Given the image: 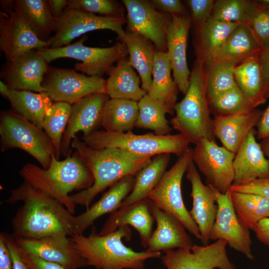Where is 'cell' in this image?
<instances>
[{"instance_id": "6da1fadb", "label": "cell", "mask_w": 269, "mask_h": 269, "mask_svg": "<svg viewBox=\"0 0 269 269\" xmlns=\"http://www.w3.org/2000/svg\"><path fill=\"white\" fill-rule=\"evenodd\" d=\"M9 192L6 202H23L12 220L15 238L35 239L73 235V215L55 198L25 180Z\"/></svg>"}, {"instance_id": "7a4b0ae2", "label": "cell", "mask_w": 269, "mask_h": 269, "mask_svg": "<svg viewBox=\"0 0 269 269\" xmlns=\"http://www.w3.org/2000/svg\"><path fill=\"white\" fill-rule=\"evenodd\" d=\"M71 146L94 177L90 187L70 195L75 205H82L87 209L98 194L126 176L135 175L152 157L116 147L93 148L76 136L73 138Z\"/></svg>"}, {"instance_id": "3957f363", "label": "cell", "mask_w": 269, "mask_h": 269, "mask_svg": "<svg viewBox=\"0 0 269 269\" xmlns=\"http://www.w3.org/2000/svg\"><path fill=\"white\" fill-rule=\"evenodd\" d=\"M19 174L24 180L61 202L73 215L76 205L69 193L74 190L79 192L86 190L94 182L91 172L75 152L63 160H59L53 154L48 169L26 163Z\"/></svg>"}, {"instance_id": "277c9868", "label": "cell", "mask_w": 269, "mask_h": 269, "mask_svg": "<svg viewBox=\"0 0 269 269\" xmlns=\"http://www.w3.org/2000/svg\"><path fill=\"white\" fill-rule=\"evenodd\" d=\"M70 237L87 266L96 269H143L147 260L162 256L161 252H135L125 245L123 240L129 241L131 237L128 225L104 235L93 233Z\"/></svg>"}, {"instance_id": "5b68a950", "label": "cell", "mask_w": 269, "mask_h": 269, "mask_svg": "<svg viewBox=\"0 0 269 269\" xmlns=\"http://www.w3.org/2000/svg\"><path fill=\"white\" fill-rule=\"evenodd\" d=\"M174 111L175 116L170 124L191 143L195 144L202 138L215 140L202 63L196 60L194 62L188 90L183 99L175 104Z\"/></svg>"}, {"instance_id": "8992f818", "label": "cell", "mask_w": 269, "mask_h": 269, "mask_svg": "<svg viewBox=\"0 0 269 269\" xmlns=\"http://www.w3.org/2000/svg\"><path fill=\"white\" fill-rule=\"evenodd\" d=\"M88 146L96 149L116 147L137 154L153 157L162 153L179 156L190 147L191 143L182 134L157 135L155 134H135L97 130L81 137Z\"/></svg>"}, {"instance_id": "52a82bcc", "label": "cell", "mask_w": 269, "mask_h": 269, "mask_svg": "<svg viewBox=\"0 0 269 269\" xmlns=\"http://www.w3.org/2000/svg\"><path fill=\"white\" fill-rule=\"evenodd\" d=\"M0 148L2 151L18 148L34 157L44 169L50 166L53 154V143L41 129L13 110L0 113Z\"/></svg>"}, {"instance_id": "ba28073f", "label": "cell", "mask_w": 269, "mask_h": 269, "mask_svg": "<svg viewBox=\"0 0 269 269\" xmlns=\"http://www.w3.org/2000/svg\"><path fill=\"white\" fill-rule=\"evenodd\" d=\"M87 36H83L75 43L59 48H43L37 49L48 63L61 58H69L81 61L75 64V69L89 76L102 77L108 73L115 62L126 58L128 54L124 43L117 42L114 45L105 47H93L84 45Z\"/></svg>"}, {"instance_id": "9c48e42d", "label": "cell", "mask_w": 269, "mask_h": 269, "mask_svg": "<svg viewBox=\"0 0 269 269\" xmlns=\"http://www.w3.org/2000/svg\"><path fill=\"white\" fill-rule=\"evenodd\" d=\"M193 148L189 147L178 158L149 193L147 198L159 208L177 218L186 229L201 240L199 229L184 203L181 184L184 174L192 161Z\"/></svg>"}, {"instance_id": "30bf717a", "label": "cell", "mask_w": 269, "mask_h": 269, "mask_svg": "<svg viewBox=\"0 0 269 269\" xmlns=\"http://www.w3.org/2000/svg\"><path fill=\"white\" fill-rule=\"evenodd\" d=\"M125 17L104 16L68 7L55 20L53 31L48 43L49 48H59L70 44L73 40L88 32L109 29L117 33L120 40L126 31Z\"/></svg>"}, {"instance_id": "8fae6325", "label": "cell", "mask_w": 269, "mask_h": 269, "mask_svg": "<svg viewBox=\"0 0 269 269\" xmlns=\"http://www.w3.org/2000/svg\"><path fill=\"white\" fill-rule=\"evenodd\" d=\"M44 92L53 102L71 105L89 95L106 93V80L89 76L74 69L49 67L42 83Z\"/></svg>"}, {"instance_id": "7c38bea8", "label": "cell", "mask_w": 269, "mask_h": 269, "mask_svg": "<svg viewBox=\"0 0 269 269\" xmlns=\"http://www.w3.org/2000/svg\"><path fill=\"white\" fill-rule=\"evenodd\" d=\"M235 154L215 140L202 138L195 144L192 161L205 176L207 184L219 192L230 190L234 179L233 160Z\"/></svg>"}, {"instance_id": "4fadbf2b", "label": "cell", "mask_w": 269, "mask_h": 269, "mask_svg": "<svg viewBox=\"0 0 269 269\" xmlns=\"http://www.w3.org/2000/svg\"><path fill=\"white\" fill-rule=\"evenodd\" d=\"M227 242L218 240L206 246L163 252L160 259L166 269H236L226 251Z\"/></svg>"}, {"instance_id": "5bb4252c", "label": "cell", "mask_w": 269, "mask_h": 269, "mask_svg": "<svg viewBox=\"0 0 269 269\" xmlns=\"http://www.w3.org/2000/svg\"><path fill=\"white\" fill-rule=\"evenodd\" d=\"M127 11V30L150 41L156 50L166 51V29L171 14L157 10L150 1L122 0Z\"/></svg>"}, {"instance_id": "9a60e30c", "label": "cell", "mask_w": 269, "mask_h": 269, "mask_svg": "<svg viewBox=\"0 0 269 269\" xmlns=\"http://www.w3.org/2000/svg\"><path fill=\"white\" fill-rule=\"evenodd\" d=\"M218 211L210 239L223 240L229 247L253 260L252 241L250 230L240 222L229 196V191L222 194L216 191Z\"/></svg>"}, {"instance_id": "2e32d148", "label": "cell", "mask_w": 269, "mask_h": 269, "mask_svg": "<svg viewBox=\"0 0 269 269\" xmlns=\"http://www.w3.org/2000/svg\"><path fill=\"white\" fill-rule=\"evenodd\" d=\"M48 67L45 59L37 50H33L6 61L1 66L0 77L9 89L41 93Z\"/></svg>"}, {"instance_id": "e0dca14e", "label": "cell", "mask_w": 269, "mask_h": 269, "mask_svg": "<svg viewBox=\"0 0 269 269\" xmlns=\"http://www.w3.org/2000/svg\"><path fill=\"white\" fill-rule=\"evenodd\" d=\"M110 99L105 93H95L87 96L72 105L69 121L63 134L61 155H70L71 142L77 133L82 132L87 136L101 126L105 105Z\"/></svg>"}, {"instance_id": "ac0fdd59", "label": "cell", "mask_w": 269, "mask_h": 269, "mask_svg": "<svg viewBox=\"0 0 269 269\" xmlns=\"http://www.w3.org/2000/svg\"><path fill=\"white\" fill-rule=\"evenodd\" d=\"M15 239L27 254L57 264L64 269H78L87 266L70 236L58 235L35 239Z\"/></svg>"}, {"instance_id": "d6986e66", "label": "cell", "mask_w": 269, "mask_h": 269, "mask_svg": "<svg viewBox=\"0 0 269 269\" xmlns=\"http://www.w3.org/2000/svg\"><path fill=\"white\" fill-rule=\"evenodd\" d=\"M189 15H171L166 29V51L173 79L179 91L185 95L189 85L191 71L187 61L189 31L192 24Z\"/></svg>"}, {"instance_id": "ffe728a7", "label": "cell", "mask_w": 269, "mask_h": 269, "mask_svg": "<svg viewBox=\"0 0 269 269\" xmlns=\"http://www.w3.org/2000/svg\"><path fill=\"white\" fill-rule=\"evenodd\" d=\"M0 49L6 61L30 50L49 48L48 42L40 40L16 11L9 14L0 11Z\"/></svg>"}, {"instance_id": "44dd1931", "label": "cell", "mask_w": 269, "mask_h": 269, "mask_svg": "<svg viewBox=\"0 0 269 269\" xmlns=\"http://www.w3.org/2000/svg\"><path fill=\"white\" fill-rule=\"evenodd\" d=\"M186 177L191 185L192 207L189 212L199 229L202 245L206 246L210 240L211 231L218 211L216 190L202 182L193 161L188 167Z\"/></svg>"}, {"instance_id": "7402d4cb", "label": "cell", "mask_w": 269, "mask_h": 269, "mask_svg": "<svg viewBox=\"0 0 269 269\" xmlns=\"http://www.w3.org/2000/svg\"><path fill=\"white\" fill-rule=\"evenodd\" d=\"M150 212L156 224L146 251L163 252L174 249H191L193 243L186 228L175 216L159 208L149 199Z\"/></svg>"}, {"instance_id": "603a6c76", "label": "cell", "mask_w": 269, "mask_h": 269, "mask_svg": "<svg viewBox=\"0 0 269 269\" xmlns=\"http://www.w3.org/2000/svg\"><path fill=\"white\" fill-rule=\"evenodd\" d=\"M253 130L235 155L234 179L232 185H240L256 179L269 177V159L266 156Z\"/></svg>"}, {"instance_id": "cb8c5ba5", "label": "cell", "mask_w": 269, "mask_h": 269, "mask_svg": "<svg viewBox=\"0 0 269 269\" xmlns=\"http://www.w3.org/2000/svg\"><path fill=\"white\" fill-rule=\"evenodd\" d=\"M263 111L255 109L245 113L227 116H215L214 134L222 146L235 154L257 126Z\"/></svg>"}, {"instance_id": "d4e9b609", "label": "cell", "mask_w": 269, "mask_h": 269, "mask_svg": "<svg viewBox=\"0 0 269 269\" xmlns=\"http://www.w3.org/2000/svg\"><path fill=\"white\" fill-rule=\"evenodd\" d=\"M135 175H129L120 180L112 186L96 202L83 213L74 216L72 221L73 234H83L100 217L114 212L134 187Z\"/></svg>"}, {"instance_id": "484cf974", "label": "cell", "mask_w": 269, "mask_h": 269, "mask_svg": "<svg viewBox=\"0 0 269 269\" xmlns=\"http://www.w3.org/2000/svg\"><path fill=\"white\" fill-rule=\"evenodd\" d=\"M149 199L145 198L125 208L112 213L103 226L99 235H104L125 225H130L138 232L141 244L147 248L152 234L154 219L149 208Z\"/></svg>"}, {"instance_id": "4316f807", "label": "cell", "mask_w": 269, "mask_h": 269, "mask_svg": "<svg viewBox=\"0 0 269 269\" xmlns=\"http://www.w3.org/2000/svg\"><path fill=\"white\" fill-rule=\"evenodd\" d=\"M259 55L248 58L234 68L238 87L255 108L269 98V80L263 74Z\"/></svg>"}, {"instance_id": "83f0119b", "label": "cell", "mask_w": 269, "mask_h": 269, "mask_svg": "<svg viewBox=\"0 0 269 269\" xmlns=\"http://www.w3.org/2000/svg\"><path fill=\"white\" fill-rule=\"evenodd\" d=\"M239 24L221 21L211 17L201 26L196 29L194 41L196 60L203 65L211 62Z\"/></svg>"}, {"instance_id": "f1b7e54d", "label": "cell", "mask_w": 269, "mask_h": 269, "mask_svg": "<svg viewBox=\"0 0 269 269\" xmlns=\"http://www.w3.org/2000/svg\"><path fill=\"white\" fill-rule=\"evenodd\" d=\"M106 80V93L111 99L138 102L147 92L140 87V78L126 58L117 62Z\"/></svg>"}, {"instance_id": "f546056e", "label": "cell", "mask_w": 269, "mask_h": 269, "mask_svg": "<svg viewBox=\"0 0 269 269\" xmlns=\"http://www.w3.org/2000/svg\"><path fill=\"white\" fill-rule=\"evenodd\" d=\"M124 43L129 54V62L138 72L141 87L146 92L152 81V73L156 49L153 43L141 35L126 30L120 40Z\"/></svg>"}, {"instance_id": "4dcf8cb0", "label": "cell", "mask_w": 269, "mask_h": 269, "mask_svg": "<svg viewBox=\"0 0 269 269\" xmlns=\"http://www.w3.org/2000/svg\"><path fill=\"white\" fill-rule=\"evenodd\" d=\"M261 50L248 25L246 23H240L210 63L224 61L237 65L248 58L259 54Z\"/></svg>"}, {"instance_id": "1f68e13d", "label": "cell", "mask_w": 269, "mask_h": 269, "mask_svg": "<svg viewBox=\"0 0 269 269\" xmlns=\"http://www.w3.org/2000/svg\"><path fill=\"white\" fill-rule=\"evenodd\" d=\"M172 68L166 52L156 50L152 73V81L147 94L174 113L179 89L171 76Z\"/></svg>"}, {"instance_id": "d6a6232c", "label": "cell", "mask_w": 269, "mask_h": 269, "mask_svg": "<svg viewBox=\"0 0 269 269\" xmlns=\"http://www.w3.org/2000/svg\"><path fill=\"white\" fill-rule=\"evenodd\" d=\"M170 156L169 153H162L153 156L150 161L136 174L133 190L118 209L125 208L147 198L166 171Z\"/></svg>"}, {"instance_id": "836d02e7", "label": "cell", "mask_w": 269, "mask_h": 269, "mask_svg": "<svg viewBox=\"0 0 269 269\" xmlns=\"http://www.w3.org/2000/svg\"><path fill=\"white\" fill-rule=\"evenodd\" d=\"M7 99L12 110L41 129L45 116L53 103L44 92L11 89L8 91Z\"/></svg>"}, {"instance_id": "e575fe53", "label": "cell", "mask_w": 269, "mask_h": 269, "mask_svg": "<svg viewBox=\"0 0 269 269\" xmlns=\"http://www.w3.org/2000/svg\"><path fill=\"white\" fill-rule=\"evenodd\" d=\"M138 115L137 102L110 98L103 109L101 126L107 132H130L135 127Z\"/></svg>"}, {"instance_id": "d590c367", "label": "cell", "mask_w": 269, "mask_h": 269, "mask_svg": "<svg viewBox=\"0 0 269 269\" xmlns=\"http://www.w3.org/2000/svg\"><path fill=\"white\" fill-rule=\"evenodd\" d=\"M14 10L41 40L47 42L53 31L55 18L47 0H14Z\"/></svg>"}, {"instance_id": "8d00e7d4", "label": "cell", "mask_w": 269, "mask_h": 269, "mask_svg": "<svg viewBox=\"0 0 269 269\" xmlns=\"http://www.w3.org/2000/svg\"><path fill=\"white\" fill-rule=\"evenodd\" d=\"M229 196L240 222L249 230L260 220L269 217V199L230 190Z\"/></svg>"}, {"instance_id": "74e56055", "label": "cell", "mask_w": 269, "mask_h": 269, "mask_svg": "<svg viewBox=\"0 0 269 269\" xmlns=\"http://www.w3.org/2000/svg\"><path fill=\"white\" fill-rule=\"evenodd\" d=\"M138 115L135 127L149 129L157 135H167L172 131L166 114L174 113L159 100L145 94L138 102Z\"/></svg>"}, {"instance_id": "f35d334b", "label": "cell", "mask_w": 269, "mask_h": 269, "mask_svg": "<svg viewBox=\"0 0 269 269\" xmlns=\"http://www.w3.org/2000/svg\"><path fill=\"white\" fill-rule=\"evenodd\" d=\"M203 65L208 102L237 85L234 77L235 64L217 61Z\"/></svg>"}, {"instance_id": "ab89813d", "label": "cell", "mask_w": 269, "mask_h": 269, "mask_svg": "<svg viewBox=\"0 0 269 269\" xmlns=\"http://www.w3.org/2000/svg\"><path fill=\"white\" fill-rule=\"evenodd\" d=\"M72 105L64 102H53L48 110L42 129L51 139L55 156L59 159L61 155V142L71 111Z\"/></svg>"}, {"instance_id": "60d3db41", "label": "cell", "mask_w": 269, "mask_h": 269, "mask_svg": "<svg viewBox=\"0 0 269 269\" xmlns=\"http://www.w3.org/2000/svg\"><path fill=\"white\" fill-rule=\"evenodd\" d=\"M215 116H227L249 112L256 109L237 85L209 102Z\"/></svg>"}, {"instance_id": "b9f144b4", "label": "cell", "mask_w": 269, "mask_h": 269, "mask_svg": "<svg viewBox=\"0 0 269 269\" xmlns=\"http://www.w3.org/2000/svg\"><path fill=\"white\" fill-rule=\"evenodd\" d=\"M254 1L250 0H216L211 17L226 22L246 23Z\"/></svg>"}, {"instance_id": "7bdbcfd3", "label": "cell", "mask_w": 269, "mask_h": 269, "mask_svg": "<svg viewBox=\"0 0 269 269\" xmlns=\"http://www.w3.org/2000/svg\"><path fill=\"white\" fill-rule=\"evenodd\" d=\"M68 7L101 16L125 17L124 4L115 0H69Z\"/></svg>"}, {"instance_id": "ee69618b", "label": "cell", "mask_w": 269, "mask_h": 269, "mask_svg": "<svg viewBox=\"0 0 269 269\" xmlns=\"http://www.w3.org/2000/svg\"><path fill=\"white\" fill-rule=\"evenodd\" d=\"M246 24L261 49L265 48L269 43V8L254 0Z\"/></svg>"}, {"instance_id": "f6af8a7d", "label": "cell", "mask_w": 269, "mask_h": 269, "mask_svg": "<svg viewBox=\"0 0 269 269\" xmlns=\"http://www.w3.org/2000/svg\"><path fill=\"white\" fill-rule=\"evenodd\" d=\"M213 0H188L187 3L190 8L191 20L195 30L199 28L211 17L215 3Z\"/></svg>"}, {"instance_id": "bcb514c9", "label": "cell", "mask_w": 269, "mask_h": 269, "mask_svg": "<svg viewBox=\"0 0 269 269\" xmlns=\"http://www.w3.org/2000/svg\"><path fill=\"white\" fill-rule=\"evenodd\" d=\"M230 190L259 195L269 199V177L258 179L244 185H232Z\"/></svg>"}, {"instance_id": "7dc6e473", "label": "cell", "mask_w": 269, "mask_h": 269, "mask_svg": "<svg viewBox=\"0 0 269 269\" xmlns=\"http://www.w3.org/2000/svg\"><path fill=\"white\" fill-rule=\"evenodd\" d=\"M13 264V269H32L28 263L24 251L13 235L4 233Z\"/></svg>"}, {"instance_id": "c3c4849f", "label": "cell", "mask_w": 269, "mask_h": 269, "mask_svg": "<svg viewBox=\"0 0 269 269\" xmlns=\"http://www.w3.org/2000/svg\"><path fill=\"white\" fill-rule=\"evenodd\" d=\"M158 10L169 14L187 15V10L179 0H149Z\"/></svg>"}, {"instance_id": "681fc988", "label": "cell", "mask_w": 269, "mask_h": 269, "mask_svg": "<svg viewBox=\"0 0 269 269\" xmlns=\"http://www.w3.org/2000/svg\"><path fill=\"white\" fill-rule=\"evenodd\" d=\"M0 269H13L12 257L4 233L0 234Z\"/></svg>"}, {"instance_id": "f907efd6", "label": "cell", "mask_w": 269, "mask_h": 269, "mask_svg": "<svg viewBox=\"0 0 269 269\" xmlns=\"http://www.w3.org/2000/svg\"><path fill=\"white\" fill-rule=\"evenodd\" d=\"M252 230L259 241L269 246V217L259 221Z\"/></svg>"}, {"instance_id": "816d5d0a", "label": "cell", "mask_w": 269, "mask_h": 269, "mask_svg": "<svg viewBox=\"0 0 269 269\" xmlns=\"http://www.w3.org/2000/svg\"><path fill=\"white\" fill-rule=\"evenodd\" d=\"M24 253L32 269H64L57 264L44 261L39 258L27 254L24 252Z\"/></svg>"}, {"instance_id": "f5cc1de1", "label": "cell", "mask_w": 269, "mask_h": 269, "mask_svg": "<svg viewBox=\"0 0 269 269\" xmlns=\"http://www.w3.org/2000/svg\"><path fill=\"white\" fill-rule=\"evenodd\" d=\"M257 128L256 134L258 139H262L269 136V105L263 112Z\"/></svg>"}, {"instance_id": "db71d44e", "label": "cell", "mask_w": 269, "mask_h": 269, "mask_svg": "<svg viewBox=\"0 0 269 269\" xmlns=\"http://www.w3.org/2000/svg\"><path fill=\"white\" fill-rule=\"evenodd\" d=\"M50 12L55 19L60 17L68 6L69 0H47Z\"/></svg>"}, {"instance_id": "11a10c76", "label": "cell", "mask_w": 269, "mask_h": 269, "mask_svg": "<svg viewBox=\"0 0 269 269\" xmlns=\"http://www.w3.org/2000/svg\"><path fill=\"white\" fill-rule=\"evenodd\" d=\"M259 58L263 74L266 79L269 80V43L262 49Z\"/></svg>"}, {"instance_id": "9f6ffc18", "label": "cell", "mask_w": 269, "mask_h": 269, "mask_svg": "<svg viewBox=\"0 0 269 269\" xmlns=\"http://www.w3.org/2000/svg\"><path fill=\"white\" fill-rule=\"evenodd\" d=\"M0 3L5 14H9L14 11V0H0Z\"/></svg>"}, {"instance_id": "6f0895ef", "label": "cell", "mask_w": 269, "mask_h": 269, "mask_svg": "<svg viewBox=\"0 0 269 269\" xmlns=\"http://www.w3.org/2000/svg\"><path fill=\"white\" fill-rule=\"evenodd\" d=\"M260 144L265 155L269 159V136L261 139Z\"/></svg>"}, {"instance_id": "680465c9", "label": "cell", "mask_w": 269, "mask_h": 269, "mask_svg": "<svg viewBox=\"0 0 269 269\" xmlns=\"http://www.w3.org/2000/svg\"><path fill=\"white\" fill-rule=\"evenodd\" d=\"M8 86L2 81H0V93L5 99L7 98V93L9 90Z\"/></svg>"}, {"instance_id": "91938a15", "label": "cell", "mask_w": 269, "mask_h": 269, "mask_svg": "<svg viewBox=\"0 0 269 269\" xmlns=\"http://www.w3.org/2000/svg\"><path fill=\"white\" fill-rule=\"evenodd\" d=\"M257 1L261 6L269 8V0H257Z\"/></svg>"}]
</instances>
